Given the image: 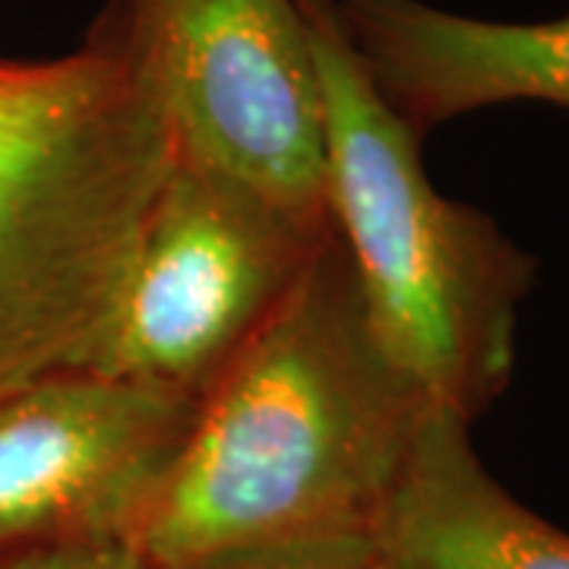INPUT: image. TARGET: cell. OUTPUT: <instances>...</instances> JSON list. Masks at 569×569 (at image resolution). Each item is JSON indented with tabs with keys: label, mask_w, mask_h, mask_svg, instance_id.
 I'll use <instances>...</instances> for the list:
<instances>
[{
	"label": "cell",
	"mask_w": 569,
	"mask_h": 569,
	"mask_svg": "<svg viewBox=\"0 0 569 569\" xmlns=\"http://www.w3.org/2000/svg\"><path fill=\"white\" fill-rule=\"evenodd\" d=\"M430 406L373 336L336 228L228 365L149 509L156 569L231 550L365 535Z\"/></svg>",
	"instance_id": "cell-1"
},
{
	"label": "cell",
	"mask_w": 569,
	"mask_h": 569,
	"mask_svg": "<svg viewBox=\"0 0 569 569\" xmlns=\"http://www.w3.org/2000/svg\"><path fill=\"white\" fill-rule=\"evenodd\" d=\"M174 142L118 26L0 89V399L96 361Z\"/></svg>",
	"instance_id": "cell-2"
},
{
	"label": "cell",
	"mask_w": 569,
	"mask_h": 569,
	"mask_svg": "<svg viewBox=\"0 0 569 569\" xmlns=\"http://www.w3.org/2000/svg\"><path fill=\"white\" fill-rule=\"evenodd\" d=\"M298 3L323 99L326 209L370 329L430 406L475 421L512 380L538 260L481 209L430 183L425 137L370 80L339 0Z\"/></svg>",
	"instance_id": "cell-3"
},
{
	"label": "cell",
	"mask_w": 569,
	"mask_h": 569,
	"mask_svg": "<svg viewBox=\"0 0 569 569\" xmlns=\"http://www.w3.org/2000/svg\"><path fill=\"white\" fill-rule=\"evenodd\" d=\"M329 231V216H295L260 190L174 156L89 370L200 402Z\"/></svg>",
	"instance_id": "cell-4"
},
{
	"label": "cell",
	"mask_w": 569,
	"mask_h": 569,
	"mask_svg": "<svg viewBox=\"0 0 569 569\" xmlns=\"http://www.w3.org/2000/svg\"><path fill=\"white\" fill-rule=\"evenodd\" d=\"M174 156L326 219L320 77L298 0H104Z\"/></svg>",
	"instance_id": "cell-5"
},
{
	"label": "cell",
	"mask_w": 569,
	"mask_h": 569,
	"mask_svg": "<svg viewBox=\"0 0 569 569\" xmlns=\"http://www.w3.org/2000/svg\"><path fill=\"white\" fill-rule=\"evenodd\" d=\"M200 402L61 370L0 399V557L51 545H137Z\"/></svg>",
	"instance_id": "cell-6"
},
{
	"label": "cell",
	"mask_w": 569,
	"mask_h": 569,
	"mask_svg": "<svg viewBox=\"0 0 569 569\" xmlns=\"http://www.w3.org/2000/svg\"><path fill=\"white\" fill-rule=\"evenodd\" d=\"M339 17L380 96L421 137L493 104L569 111V13L500 22L425 0H339Z\"/></svg>",
	"instance_id": "cell-7"
},
{
	"label": "cell",
	"mask_w": 569,
	"mask_h": 569,
	"mask_svg": "<svg viewBox=\"0 0 569 569\" xmlns=\"http://www.w3.org/2000/svg\"><path fill=\"white\" fill-rule=\"evenodd\" d=\"M370 538L392 569H569V531L490 475L449 408L425 418Z\"/></svg>",
	"instance_id": "cell-8"
},
{
	"label": "cell",
	"mask_w": 569,
	"mask_h": 569,
	"mask_svg": "<svg viewBox=\"0 0 569 569\" xmlns=\"http://www.w3.org/2000/svg\"><path fill=\"white\" fill-rule=\"evenodd\" d=\"M187 569H392L377 541L365 535H329L231 550Z\"/></svg>",
	"instance_id": "cell-9"
},
{
	"label": "cell",
	"mask_w": 569,
	"mask_h": 569,
	"mask_svg": "<svg viewBox=\"0 0 569 569\" xmlns=\"http://www.w3.org/2000/svg\"><path fill=\"white\" fill-rule=\"evenodd\" d=\"M0 569H156L130 541L51 545L0 557Z\"/></svg>",
	"instance_id": "cell-10"
},
{
	"label": "cell",
	"mask_w": 569,
	"mask_h": 569,
	"mask_svg": "<svg viewBox=\"0 0 569 569\" xmlns=\"http://www.w3.org/2000/svg\"><path fill=\"white\" fill-rule=\"evenodd\" d=\"M13 70H17V61H10V58H0V89H3V82L13 77Z\"/></svg>",
	"instance_id": "cell-11"
}]
</instances>
